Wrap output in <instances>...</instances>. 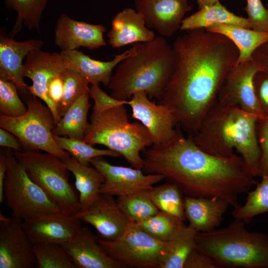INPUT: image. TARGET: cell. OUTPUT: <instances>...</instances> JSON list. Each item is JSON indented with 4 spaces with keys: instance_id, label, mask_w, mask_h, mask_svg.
<instances>
[{
    "instance_id": "4fadbf2b",
    "label": "cell",
    "mask_w": 268,
    "mask_h": 268,
    "mask_svg": "<svg viewBox=\"0 0 268 268\" xmlns=\"http://www.w3.org/2000/svg\"><path fill=\"white\" fill-rule=\"evenodd\" d=\"M258 71L252 59L236 64L228 72L219 89L217 102L238 107L263 117L255 95L254 78Z\"/></svg>"
},
{
    "instance_id": "7402d4cb",
    "label": "cell",
    "mask_w": 268,
    "mask_h": 268,
    "mask_svg": "<svg viewBox=\"0 0 268 268\" xmlns=\"http://www.w3.org/2000/svg\"><path fill=\"white\" fill-rule=\"evenodd\" d=\"M135 52V48L133 45L123 53L116 55L112 60L106 62L92 59L77 50L61 51L60 53L67 69L78 72L91 85L102 83L107 87L113 69L122 61Z\"/></svg>"
},
{
    "instance_id": "d6a6232c",
    "label": "cell",
    "mask_w": 268,
    "mask_h": 268,
    "mask_svg": "<svg viewBox=\"0 0 268 268\" xmlns=\"http://www.w3.org/2000/svg\"><path fill=\"white\" fill-rule=\"evenodd\" d=\"M33 247L38 268H78L61 244L37 243L33 244Z\"/></svg>"
},
{
    "instance_id": "f35d334b",
    "label": "cell",
    "mask_w": 268,
    "mask_h": 268,
    "mask_svg": "<svg viewBox=\"0 0 268 268\" xmlns=\"http://www.w3.org/2000/svg\"><path fill=\"white\" fill-rule=\"evenodd\" d=\"M243 10L252 29L268 32V5L265 7L261 0H247Z\"/></svg>"
},
{
    "instance_id": "f546056e",
    "label": "cell",
    "mask_w": 268,
    "mask_h": 268,
    "mask_svg": "<svg viewBox=\"0 0 268 268\" xmlns=\"http://www.w3.org/2000/svg\"><path fill=\"white\" fill-rule=\"evenodd\" d=\"M48 0H4L5 6L16 13L15 22L9 33L17 35L23 27L30 30H40L42 14Z\"/></svg>"
},
{
    "instance_id": "cb8c5ba5",
    "label": "cell",
    "mask_w": 268,
    "mask_h": 268,
    "mask_svg": "<svg viewBox=\"0 0 268 268\" xmlns=\"http://www.w3.org/2000/svg\"><path fill=\"white\" fill-rule=\"evenodd\" d=\"M107 36L109 44L116 49L156 37L154 32L147 27L143 16L132 8H125L116 14Z\"/></svg>"
},
{
    "instance_id": "9a60e30c",
    "label": "cell",
    "mask_w": 268,
    "mask_h": 268,
    "mask_svg": "<svg viewBox=\"0 0 268 268\" xmlns=\"http://www.w3.org/2000/svg\"><path fill=\"white\" fill-rule=\"evenodd\" d=\"M37 264L33 244L22 221L11 216H0V268H34Z\"/></svg>"
},
{
    "instance_id": "7dc6e473",
    "label": "cell",
    "mask_w": 268,
    "mask_h": 268,
    "mask_svg": "<svg viewBox=\"0 0 268 268\" xmlns=\"http://www.w3.org/2000/svg\"><path fill=\"white\" fill-rule=\"evenodd\" d=\"M219 0H197L199 9L204 6H210Z\"/></svg>"
},
{
    "instance_id": "277c9868",
    "label": "cell",
    "mask_w": 268,
    "mask_h": 268,
    "mask_svg": "<svg viewBox=\"0 0 268 268\" xmlns=\"http://www.w3.org/2000/svg\"><path fill=\"white\" fill-rule=\"evenodd\" d=\"M135 52L115 68L107 88L110 95L128 100L136 92H146L159 100L171 74L174 57L172 46L163 36L135 43Z\"/></svg>"
},
{
    "instance_id": "3957f363",
    "label": "cell",
    "mask_w": 268,
    "mask_h": 268,
    "mask_svg": "<svg viewBox=\"0 0 268 268\" xmlns=\"http://www.w3.org/2000/svg\"><path fill=\"white\" fill-rule=\"evenodd\" d=\"M258 117L236 107L217 102L190 137L210 154L230 157L235 150L253 178L259 176L261 150L257 134Z\"/></svg>"
},
{
    "instance_id": "d590c367",
    "label": "cell",
    "mask_w": 268,
    "mask_h": 268,
    "mask_svg": "<svg viewBox=\"0 0 268 268\" xmlns=\"http://www.w3.org/2000/svg\"><path fill=\"white\" fill-rule=\"evenodd\" d=\"M135 223L154 238L168 242L174 236L184 221L159 210L155 215Z\"/></svg>"
},
{
    "instance_id": "bcb514c9",
    "label": "cell",
    "mask_w": 268,
    "mask_h": 268,
    "mask_svg": "<svg viewBox=\"0 0 268 268\" xmlns=\"http://www.w3.org/2000/svg\"><path fill=\"white\" fill-rule=\"evenodd\" d=\"M7 169L5 152L2 150L0 153V202L4 201L3 187Z\"/></svg>"
},
{
    "instance_id": "8992f818",
    "label": "cell",
    "mask_w": 268,
    "mask_h": 268,
    "mask_svg": "<svg viewBox=\"0 0 268 268\" xmlns=\"http://www.w3.org/2000/svg\"><path fill=\"white\" fill-rule=\"evenodd\" d=\"M124 103L92 107L90 123L83 141L101 144L122 156L135 168L142 169L141 151L153 144L150 135L139 122L130 123Z\"/></svg>"
},
{
    "instance_id": "4dcf8cb0",
    "label": "cell",
    "mask_w": 268,
    "mask_h": 268,
    "mask_svg": "<svg viewBox=\"0 0 268 268\" xmlns=\"http://www.w3.org/2000/svg\"><path fill=\"white\" fill-rule=\"evenodd\" d=\"M146 192L159 210L182 221L185 220L184 195L176 184L168 181L162 185L153 186Z\"/></svg>"
},
{
    "instance_id": "484cf974",
    "label": "cell",
    "mask_w": 268,
    "mask_h": 268,
    "mask_svg": "<svg viewBox=\"0 0 268 268\" xmlns=\"http://www.w3.org/2000/svg\"><path fill=\"white\" fill-rule=\"evenodd\" d=\"M205 29L222 34L234 43L239 52L237 64L251 59L255 50L268 42V32L232 25L217 23L211 24Z\"/></svg>"
},
{
    "instance_id": "e575fe53",
    "label": "cell",
    "mask_w": 268,
    "mask_h": 268,
    "mask_svg": "<svg viewBox=\"0 0 268 268\" xmlns=\"http://www.w3.org/2000/svg\"><path fill=\"white\" fill-rule=\"evenodd\" d=\"M57 145L62 149L68 152L71 156L84 165H90V160L99 156L118 157L121 155L109 149H98L83 140L53 134Z\"/></svg>"
},
{
    "instance_id": "60d3db41",
    "label": "cell",
    "mask_w": 268,
    "mask_h": 268,
    "mask_svg": "<svg viewBox=\"0 0 268 268\" xmlns=\"http://www.w3.org/2000/svg\"><path fill=\"white\" fill-rule=\"evenodd\" d=\"M255 95L263 117H268V72L258 71L254 78Z\"/></svg>"
},
{
    "instance_id": "2e32d148",
    "label": "cell",
    "mask_w": 268,
    "mask_h": 268,
    "mask_svg": "<svg viewBox=\"0 0 268 268\" xmlns=\"http://www.w3.org/2000/svg\"><path fill=\"white\" fill-rule=\"evenodd\" d=\"M22 227L33 244H62L70 241L81 226L74 215L63 212L43 213L22 221Z\"/></svg>"
},
{
    "instance_id": "1f68e13d",
    "label": "cell",
    "mask_w": 268,
    "mask_h": 268,
    "mask_svg": "<svg viewBox=\"0 0 268 268\" xmlns=\"http://www.w3.org/2000/svg\"><path fill=\"white\" fill-rule=\"evenodd\" d=\"M261 178L255 189L247 192L245 203L234 208L232 215L234 219L247 224L256 216L268 212V176Z\"/></svg>"
},
{
    "instance_id": "8d00e7d4",
    "label": "cell",
    "mask_w": 268,
    "mask_h": 268,
    "mask_svg": "<svg viewBox=\"0 0 268 268\" xmlns=\"http://www.w3.org/2000/svg\"><path fill=\"white\" fill-rule=\"evenodd\" d=\"M64 91L61 102L57 108L60 119L70 106L82 95L89 90V83L78 72L67 69L62 73Z\"/></svg>"
},
{
    "instance_id": "5b68a950",
    "label": "cell",
    "mask_w": 268,
    "mask_h": 268,
    "mask_svg": "<svg viewBox=\"0 0 268 268\" xmlns=\"http://www.w3.org/2000/svg\"><path fill=\"white\" fill-rule=\"evenodd\" d=\"M234 219L225 228L198 232L196 248L217 268H268V235L248 231Z\"/></svg>"
},
{
    "instance_id": "7a4b0ae2",
    "label": "cell",
    "mask_w": 268,
    "mask_h": 268,
    "mask_svg": "<svg viewBox=\"0 0 268 268\" xmlns=\"http://www.w3.org/2000/svg\"><path fill=\"white\" fill-rule=\"evenodd\" d=\"M142 152L143 171L163 175L186 196L219 197L234 208L240 204L239 195L257 183L240 156L207 153L179 129L169 142L152 144Z\"/></svg>"
},
{
    "instance_id": "44dd1931",
    "label": "cell",
    "mask_w": 268,
    "mask_h": 268,
    "mask_svg": "<svg viewBox=\"0 0 268 268\" xmlns=\"http://www.w3.org/2000/svg\"><path fill=\"white\" fill-rule=\"evenodd\" d=\"M70 254L78 268H124L111 258L86 226H81L74 238L61 244Z\"/></svg>"
},
{
    "instance_id": "6da1fadb",
    "label": "cell",
    "mask_w": 268,
    "mask_h": 268,
    "mask_svg": "<svg viewBox=\"0 0 268 268\" xmlns=\"http://www.w3.org/2000/svg\"><path fill=\"white\" fill-rule=\"evenodd\" d=\"M172 47L173 68L158 103L170 108L177 125L192 135L216 103L239 52L228 38L204 28L186 31Z\"/></svg>"
},
{
    "instance_id": "f1b7e54d",
    "label": "cell",
    "mask_w": 268,
    "mask_h": 268,
    "mask_svg": "<svg viewBox=\"0 0 268 268\" xmlns=\"http://www.w3.org/2000/svg\"><path fill=\"white\" fill-rule=\"evenodd\" d=\"M198 232L183 223L168 242L159 268H184L191 253L196 249Z\"/></svg>"
},
{
    "instance_id": "9c48e42d",
    "label": "cell",
    "mask_w": 268,
    "mask_h": 268,
    "mask_svg": "<svg viewBox=\"0 0 268 268\" xmlns=\"http://www.w3.org/2000/svg\"><path fill=\"white\" fill-rule=\"evenodd\" d=\"M7 164L4 182V202L11 216L23 221L35 216L62 210L28 175L15 156L13 150L5 151Z\"/></svg>"
},
{
    "instance_id": "7bdbcfd3",
    "label": "cell",
    "mask_w": 268,
    "mask_h": 268,
    "mask_svg": "<svg viewBox=\"0 0 268 268\" xmlns=\"http://www.w3.org/2000/svg\"><path fill=\"white\" fill-rule=\"evenodd\" d=\"M252 59L258 71L268 72V42L255 50Z\"/></svg>"
},
{
    "instance_id": "ac0fdd59",
    "label": "cell",
    "mask_w": 268,
    "mask_h": 268,
    "mask_svg": "<svg viewBox=\"0 0 268 268\" xmlns=\"http://www.w3.org/2000/svg\"><path fill=\"white\" fill-rule=\"evenodd\" d=\"M135 6L147 27L163 37L171 36L180 29L185 14L193 8L188 0H135Z\"/></svg>"
},
{
    "instance_id": "ba28073f",
    "label": "cell",
    "mask_w": 268,
    "mask_h": 268,
    "mask_svg": "<svg viewBox=\"0 0 268 268\" xmlns=\"http://www.w3.org/2000/svg\"><path fill=\"white\" fill-rule=\"evenodd\" d=\"M26 105L27 111L20 116L0 115V127L16 136L23 150H42L63 160L71 156L54 139L52 130L56 125L49 107L33 96L27 100Z\"/></svg>"
},
{
    "instance_id": "f6af8a7d",
    "label": "cell",
    "mask_w": 268,
    "mask_h": 268,
    "mask_svg": "<svg viewBox=\"0 0 268 268\" xmlns=\"http://www.w3.org/2000/svg\"><path fill=\"white\" fill-rule=\"evenodd\" d=\"M0 145L15 151H23V147L18 139L7 130L0 129Z\"/></svg>"
},
{
    "instance_id": "e0dca14e",
    "label": "cell",
    "mask_w": 268,
    "mask_h": 268,
    "mask_svg": "<svg viewBox=\"0 0 268 268\" xmlns=\"http://www.w3.org/2000/svg\"><path fill=\"white\" fill-rule=\"evenodd\" d=\"M74 215L81 222L92 225L98 237L106 240L119 238L131 223L114 196L101 193L87 209Z\"/></svg>"
},
{
    "instance_id": "d4e9b609",
    "label": "cell",
    "mask_w": 268,
    "mask_h": 268,
    "mask_svg": "<svg viewBox=\"0 0 268 268\" xmlns=\"http://www.w3.org/2000/svg\"><path fill=\"white\" fill-rule=\"evenodd\" d=\"M63 161L75 177V187L79 193L80 211L85 210L99 196L104 181L103 176L91 164L82 165L72 156Z\"/></svg>"
},
{
    "instance_id": "7c38bea8",
    "label": "cell",
    "mask_w": 268,
    "mask_h": 268,
    "mask_svg": "<svg viewBox=\"0 0 268 268\" xmlns=\"http://www.w3.org/2000/svg\"><path fill=\"white\" fill-rule=\"evenodd\" d=\"M67 69L60 53H50L41 49L30 51L23 63V75L32 82L28 86L29 94L44 102L52 112L56 125L61 119L56 105L50 97L48 86L54 77Z\"/></svg>"
},
{
    "instance_id": "ab89813d",
    "label": "cell",
    "mask_w": 268,
    "mask_h": 268,
    "mask_svg": "<svg viewBox=\"0 0 268 268\" xmlns=\"http://www.w3.org/2000/svg\"><path fill=\"white\" fill-rule=\"evenodd\" d=\"M257 134L261 150L259 176H268V117L258 119Z\"/></svg>"
},
{
    "instance_id": "ee69618b",
    "label": "cell",
    "mask_w": 268,
    "mask_h": 268,
    "mask_svg": "<svg viewBox=\"0 0 268 268\" xmlns=\"http://www.w3.org/2000/svg\"><path fill=\"white\" fill-rule=\"evenodd\" d=\"M64 81L62 74L54 77L48 86V92L50 97L56 105H60L63 95Z\"/></svg>"
},
{
    "instance_id": "836d02e7",
    "label": "cell",
    "mask_w": 268,
    "mask_h": 268,
    "mask_svg": "<svg viewBox=\"0 0 268 268\" xmlns=\"http://www.w3.org/2000/svg\"><path fill=\"white\" fill-rule=\"evenodd\" d=\"M117 201L121 210L131 222L142 221L159 211L146 191L117 197Z\"/></svg>"
},
{
    "instance_id": "603a6c76",
    "label": "cell",
    "mask_w": 268,
    "mask_h": 268,
    "mask_svg": "<svg viewBox=\"0 0 268 268\" xmlns=\"http://www.w3.org/2000/svg\"><path fill=\"white\" fill-rule=\"evenodd\" d=\"M229 205L226 200L216 197H184L186 219L198 232H208L219 227Z\"/></svg>"
},
{
    "instance_id": "74e56055",
    "label": "cell",
    "mask_w": 268,
    "mask_h": 268,
    "mask_svg": "<svg viewBox=\"0 0 268 268\" xmlns=\"http://www.w3.org/2000/svg\"><path fill=\"white\" fill-rule=\"evenodd\" d=\"M16 86L10 81L0 79V114L10 117L20 116L27 106L20 99Z\"/></svg>"
},
{
    "instance_id": "d6986e66",
    "label": "cell",
    "mask_w": 268,
    "mask_h": 268,
    "mask_svg": "<svg viewBox=\"0 0 268 268\" xmlns=\"http://www.w3.org/2000/svg\"><path fill=\"white\" fill-rule=\"evenodd\" d=\"M106 31L101 24H93L72 19L61 14L55 29V43L61 51H71L84 47L92 50L106 45Z\"/></svg>"
},
{
    "instance_id": "83f0119b",
    "label": "cell",
    "mask_w": 268,
    "mask_h": 268,
    "mask_svg": "<svg viewBox=\"0 0 268 268\" xmlns=\"http://www.w3.org/2000/svg\"><path fill=\"white\" fill-rule=\"evenodd\" d=\"M89 91L67 110L52 130L54 135L83 140L89 126L87 115L91 105Z\"/></svg>"
},
{
    "instance_id": "5bb4252c",
    "label": "cell",
    "mask_w": 268,
    "mask_h": 268,
    "mask_svg": "<svg viewBox=\"0 0 268 268\" xmlns=\"http://www.w3.org/2000/svg\"><path fill=\"white\" fill-rule=\"evenodd\" d=\"M132 116L141 123L149 132L153 145L166 143L176 135V117L167 105L151 101L144 91L135 93L128 100Z\"/></svg>"
},
{
    "instance_id": "ffe728a7",
    "label": "cell",
    "mask_w": 268,
    "mask_h": 268,
    "mask_svg": "<svg viewBox=\"0 0 268 268\" xmlns=\"http://www.w3.org/2000/svg\"><path fill=\"white\" fill-rule=\"evenodd\" d=\"M41 40L31 39L17 41L2 31L0 35V79L13 83L18 90L29 93L28 86L23 75V60L28 54L36 49H41Z\"/></svg>"
},
{
    "instance_id": "8fae6325",
    "label": "cell",
    "mask_w": 268,
    "mask_h": 268,
    "mask_svg": "<svg viewBox=\"0 0 268 268\" xmlns=\"http://www.w3.org/2000/svg\"><path fill=\"white\" fill-rule=\"evenodd\" d=\"M90 164L104 178L100 193L117 197L147 191L164 179L162 175L146 174L142 169L112 165L103 156L92 158Z\"/></svg>"
},
{
    "instance_id": "4316f807",
    "label": "cell",
    "mask_w": 268,
    "mask_h": 268,
    "mask_svg": "<svg viewBox=\"0 0 268 268\" xmlns=\"http://www.w3.org/2000/svg\"><path fill=\"white\" fill-rule=\"evenodd\" d=\"M223 23L251 29L247 18L238 16L229 11L219 1L210 6H204L184 18L180 29L188 31L205 28L214 23Z\"/></svg>"
},
{
    "instance_id": "52a82bcc",
    "label": "cell",
    "mask_w": 268,
    "mask_h": 268,
    "mask_svg": "<svg viewBox=\"0 0 268 268\" xmlns=\"http://www.w3.org/2000/svg\"><path fill=\"white\" fill-rule=\"evenodd\" d=\"M13 153L31 179L60 207L62 212L75 215L80 211L79 196L69 183L68 170L61 159L36 150H13Z\"/></svg>"
},
{
    "instance_id": "30bf717a",
    "label": "cell",
    "mask_w": 268,
    "mask_h": 268,
    "mask_svg": "<svg viewBox=\"0 0 268 268\" xmlns=\"http://www.w3.org/2000/svg\"><path fill=\"white\" fill-rule=\"evenodd\" d=\"M105 252L125 268H159L167 242L152 237L131 222L124 234L113 240L98 237Z\"/></svg>"
},
{
    "instance_id": "b9f144b4",
    "label": "cell",
    "mask_w": 268,
    "mask_h": 268,
    "mask_svg": "<svg viewBox=\"0 0 268 268\" xmlns=\"http://www.w3.org/2000/svg\"><path fill=\"white\" fill-rule=\"evenodd\" d=\"M184 268H217L207 255L195 249L187 259Z\"/></svg>"
}]
</instances>
